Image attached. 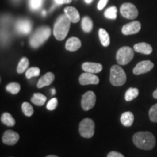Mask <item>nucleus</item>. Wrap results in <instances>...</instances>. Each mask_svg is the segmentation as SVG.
<instances>
[{"mask_svg":"<svg viewBox=\"0 0 157 157\" xmlns=\"http://www.w3.org/2000/svg\"><path fill=\"white\" fill-rule=\"evenodd\" d=\"M132 140L138 148L151 150L156 145V138L150 132H138L133 135Z\"/></svg>","mask_w":157,"mask_h":157,"instance_id":"obj_1","label":"nucleus"},{"mask_svg":"<svg viewBox=\"0 0 157 157\" xmlns=\"http://www.w3.org/2000/svg\"><path fill=\"white\" fill-rule=\"evenodd\" d=\"M71 25V21L66 15H60L55 23L53 34L59 41L63 40L67 36Z\"/></svg>","mask_w":157,"mask_h":157,"instance_id":"obj_2","label":"nucleus"},{"mask_svg":"<svg viewBox=\"0 0 157 157\" xmlns=\"http://www.w3.org/2000/svg\"><path fill=\"white\" fill-rule=\"evenodd\" d=\"M50 34L51 29L49 27H40L31 37V46L34 48H39L50 37Z\"/></svg>","mask_w":157,"mask_h":157,"instance_id":"obj_3","label":"nucleus"},{"mask_svg":"<svg viewBox=\"0 0 157 157\" xmlns=\"http://www.w3.org/2000/svg\"><path fill=\"white\" fill-rule=\"evenodd\" d=\"M127 81V75L121 66L113 65L110 71V82L112 85L120 87Z\"/></svg>","mask_w":157,"mask_h":157,"instance_id":"obj_4","label":"nucleus"},{"mask_svg":"<svg viewBox=\"0 0 157 157\" xmlns=\"http://www.w3.org/2000/svg\"><path fill=\"white\" fill-rule=\"evenodd\" d=\"M134 58V50L129 47H122L117 51V61L121 66L128 64Z\"/></svg>","mask_w":157,"mask_h":157,"instance_id":"obj_5","label":"nucleus"},{"mask_svg":"<svg viewBox=\"0 0 157 157\" xmlns=\"http://www.w3.org/2000/svg\"><path fill=\"white\" fill-rule=\"evenodd\" d=\"M78 130L82 137L85 138H90L93 137L95 133V123L93 120L89 118L83 119L80 122Z\"/></svg>","mask_w":157,"mask_h":157,"instance_id":"obj_6","label":"nucleus"},{"mask_svg":"<svg viewBox=\"0 0 157 157\" xmlns=\"http://www.w3.org/2000/svg\"><path fill=\"white\" fill-rule=\"evenodd\" d=\"M120 13L124 17L127 19H135L138 15L136 7L131 3H124L121 6Z\"/></svg>","mask_w":157,"mask_h":157,"instance_id":"obj_7","label":"nucleus"},{"mask_svg":"<svg viewBox=\"0 0 157 157\" xmlns=\"http://www.w3.org/2000/svg\"><path fill=\"white\" fill-rule=\"evenodd\" d=\"M96 103L95 94L93 91H88L82 95V107L84 111H89L95 106Z\"/></svg>","mask_w":157,"mask_h":157,"instance_id":"obj_8","label":"nucleus"},{"mask_svg":"<svg viewBox=\"0 0 157 157\" xmlns=\"http://www.w3.org/2000/svg\"><path fill=\"white\" fill-rule=\"evenodd\" d=\"M154 65L150 60H144L138 63L135 67L133 68V74L135 75H140V74L148 73L154 68Z\"/></svg>","mask_w":157,"mask_h":157,"instance_id":"obj_9","label":"nucleus"},{"mask_svg":"<svg viewBox=\"0 0 157 157\" xmlns=\"http://www.w3.org/2000/svg\"><path fill=\"white\" fill-rule=\"evenodd\" d=\"M79 83L82 85H88V84H98L99 83V78L95 75V74L84 72L79 76Z\"/></svg>","mask_w":157,"mask_h":157,"instance_id":"obj_10","label":"nucleus"},{"mask_svg":"<svg viewBox=\"0 0 157 157\" xmlns=\"http://www.w3.org/2000/svg\"><path fill=\"white\" fill-rule=\"evenodd\" d=\"M141 29V24L139 21H132L122 27L121 32L124 35H132L138 33Z\"/></svg>","mask_w":157,"mask_h":157,"instance_id":"obj_11","label":"nucleus"},{"mask_svg":"<svg viewBox=\"0 0 157 157\" xmlns=\"http://www.w3.org/2000/svg\"><path fill=\"white\" fill-rule=\"evenodd\" d=\"M20 136L15 131L9 130L5 131L2 136V142L8 146H13L16 144L17 141L19 140Z\"/></svg>","mask_w":157,"mask_h":157,"instance_id":"obj_12","label":"nucleus"},{"mask_svg":"<svg viewBox=\"0 0 157 157\" xmlns=\"http://www.w3.org/2000/svg\"><path fill=\"white\" fill-rule=\"evenodd\" d=\"M31 23L29 20H19L17 21L16 25H15V29L19 34H28L31 32Z\"/></svg>","mask_w":157,"mask_h":157,"instance_id":"obj_13","label":"nucleus"},{"mask_svg":"<svg viewBox=\"0 0 157 157\" xmlns=\"http://www.w3.org/2000/svg\"><path fill=\"white\" fill-rule=\"evenodd\" d=\"M82 69L87 73L97 74L101 71L103 69V66L98 63L86 62L82 64Z\"/></svg>","mask_w":157,"mask_h":157,"instance_id":"obj_14","label":"nucleus"},{"mask_svg":"<svg viewBox=\"0 0 157 157\" xmlns=\"http://www.w3.org/2000/svg\"><path fill=\"white\" fill-rule=\"evenodd\" d=\"M65 15L68 17V18L70 20L71 22L72 23H77L80 19V15L78 11L75 7H67L64 9Z\"/></svg>","mask_w":157,"mask_h":157,"instance_id":"obj_15","label":"nucleus"},{"mask_svg":"<svg viewBox=\"0 0 157 157\" xmlns=\"http://www.w3.org/2000/svg\"><path fill=\"white\" fill-rule=\"evenodd\" d=\"M55 79V75L52 72H48L43 75L42 77L39 78L38 83H37V87L42 88L46 86H49L53 82Z\"/></svg>","mask_w":157,"mask_h":157,"instance_id":"obj_16","label":"nucleus"},{"mask_svg":"<svg viewBox=\"0 0 157 157\" xmlns=\"http://www.w3.org/2000/svg\"><path fill=\"white\" fill-rule=\"evenodd\" d=\"M82 43L79 39L76 37H71L67 40L66 43V49L71 52H74V51L78 50L81 48Z\"/></svg>","mask_w":157,"mask_h":157,"instance_id":"obj_17","label":"nucleus"},{"mask_svg":"<svg viewBox=\"0 0 157 157\" xmlns=\"http://www.w3.org/2000/svg\"><path fill=\"white\" fill-rule=\"evenodd\" d=\"M134 50L139 53L144 55H150L152 52V47L148 43L140 42L134 45Z\"/></svg>","mask_w":157,"mask_h":157,"instance_id":"obj_18","label":"nucleus"},{"mask_svg":"<svg viewBox=\"0 0 157 157\" xmlns=\"http://www.w3.org/2000/svg\"><path fill=\"white\" fill-rule=\"evenodd\" d=\"M120 121L124 126L131 127L132 125L133 121H134V115L130 111L124 112L121 115Z\"/></svg>","mask_w":157,"mask_h":157,"instance_id":"obj_19","label":"nucleus"},{"mask_svg":"<svg viewBox=\"0 0 157 157\" xmlns=\"http://www.w3.org/2000/svg\"><path fill=\"white\" fill-rule=\"evenodd\" d=\"M98 35H99L100 40L101 44L104 47H108L110 44V37L108 32L105 29H100L98 31Z\"/></svg>","mask_w":157,"mask_h":157,"instance_id":"obj_20","label":"nucleus"},{"mask_svg":"<svg viewBox=\"0 0 157 157\" xmlns=\"http://www.w3.org/2000/svg\"><path fill=\"white\" fill-rule=\"evenodd\" d=\"M47 101V97L41 93H34L31 98V102L34 105L38 106H42Z\"/></svg>","mask_w":157,"mask_h":157,"instance_id":"obj_21","label":"nucleus"},{"mask_svg":"<svg viewBox=\"0 0 157 157\" xmlns=\"http://www.w3.org/2000/svg\"><path fill=\"white\" fill-rule=\"evenodd\" d=\"M1 121L4 124L7 125L8 127H13L15 124V119L9 113H4L2 115Z\"/></svg>","mask_w":157,"mask_h":157,"instance_id":"obj_22","label":"nucleus"},{"mask_svg":"<svg viewBox=\"0 0 157 157\" xmlns=\"http://www.w3.org/2000/svg\"><path fill=\"white\" fill-rule=\"evenodd\" d=\"M139 95L138 89L137 88L130 87L127 90L126 93H125L124 98L127 101H131L136 98Z\"/></svg>","mask_w":157,"mask_h":157,"instance_id":"obj_23","label":"nucleus"},{"mask_svg":"<svg viewBox=\"0 0 157 157\" xmlns=\"http://www.w3.org/2000/svg\"><path fill=\"white\" fill-rule=\"evenodd\" d=\"M93 21L88 17H84L82 21V27L84 32L89 33L93 29Z\"/></svg>","mask_w":157,"mask_h":157,"instance_id":"obj_24","label":"nucleus"},{"mask_svg":"<svg viewBox=\"0 0 157 157\" xmlns=\"http://www.w3.org/2000/svg\"><path fill=\"white\" fill-rule=\"evenodd\" d=\"M29 66V61L28 58H23L20 60L18 66L17 67V72L18 74H23V72L26 71Z\"/></svg>","mask_w":157,"mask_h":157,"instance_id":"obj_25","label":"nucleus"},{"mask_svg":"<svg viewBox=\"0 0 157 157\" xmlns=\"http://www.w3.org/2000/svg\"><path fill=\"white\" fill-rule=\"evenodd\" d=\"M6 90L10 93L13 94V95H16L21 90V85L17 82H12V83L7 84Z\"/></svg>","mask_w":157,"mask_h":157,"instance_id":"obj_26","label":"nucleus"},{"mask_svg":"<svg viewBox=\"0 0 157 157\" xmlns=\"http://www.w3.org/2000/svg\"><path fill=\"white\" fill-rule=\"evenodd\" d=\"M105 17L109 19H113L114 20L117 18V8L115 6H112V7H110L109 8H108L105 10V13H104Z\"/></svg>","mask_w":157,"mask_h":157,"instance_id":"obj_27","label":"nucleus"},{"mask_svg":"<svg viewBox=\"0 0 157 157\" xmlns=\"http://www.w3.org/2000/svg\"><path fill=\"white\" fill-rule=\"evenodd\" d=\"M22 111L26 117H31L34 113V109L31 106L30 103H27V102H24L22 104Z\"/></svg>","mask_w":157,"mask_h":157,"instance_id":"obj_28","label":"nucleus"},{"mask_svg":"<svg viewBox=\"0 0 157 157\" xmlns=\"http://www.w3.org/2000/svg\"><path fill=\"white\" fill-rule=\"evenodd\" d=\"M40 74V69L37 67H32L29 68L25 72V76L27 78H31L35 76H38Z\"/></svg>","mask_w":157,"mask_h":157,"instance_id":"obj_29","label":"nucleus"},{"mask_svg":"<svg viewBox=\"0 0 157 157\" xmlns=\"http://www.w3.org/2000/svg\"><path fill=\"white\" fill-rule=\"evenodd\" d=\"M149 118L153 122H157V103L153 105L149 110Z\"/></svg>","mask_w":157,"mask_h":157,"instance_id":"obj_30","label":"nucleus"},{"mask_svg":"<svg viewBox=\"0 0 157 157\" xmlns=\"http://www.w3.org/2000/svg\"><path fill=\"white\" fill-rule=\"evenodd\" d=\"M43 0H30L29 3H30L31 8L34 10H38L41 7L42 5Z\"/></svg>","mask_w":157,"mask_h":157,"instance_id":"obj_31","label":"nucleus"},{"mask_svg":"<svg viewBox=\"0 0 157 157\" xmlns=\"http://www.w3.org/2000/svg\"><path fill=\"white\" fill-rule=\"evenodd\" d=\"M58 106V99L56 98H53L50 100V101L48 103L47 105V109L50 111H53Z\"/></svg>","mask_w":157,"mask_h":157,"instance_id":"obj_32","label":"nucleus"},{"mask_svg":"<svg viewBox=\"0 0 157 157\" xmlns=\"http://www.w3.org/2000/svg\"><path fill=\"white\" fill-rule=\"evenodd\" d=\"M108 1H109V0H100L98 4V9L99 10H103L104 7H105V6L106 5Z\"/></svg>","mask_w":157,"mask_h":157,"instance_id":"obj_33","label":"nucleus"},{"mask_svg":"<svg viewBox=\"0 0 157 157\" xmlns=\"http://www.w3.org/2000/svg\"><path fill=\"white\" fill-rule=\"evenodd\" d=\"M107 157H124L121 153L117 152V151H111L108 154Z\"/></svg>","mask_w":157,"mask_h":157,"instance_id":"obj_34","label":"nucleus"},{"mask_svg":"<svg viewBox=\"0 0 157 157\" xmlns=\"http://www.w3.org/2000/svg\"><path fill=\"white\" fill-rule=\"evenodd\" d=\"M58 5H62V4H68L71 2L72 0H55Z\"/></svg>","mask_w":157,"mask_h":157,"instance_id":"obj_35","label":"nucleus"},{"mask_svg":"<svg viewBox=\"0 0 157 157\" xmlns=\"http://www.w3.org/2000/svg\"><path fill=\"white\" fill-rule=\"evenodd\" d=\"M153 97H154V98H156V99H157V89L155 90V91L154 92V93H153Z\"/></svg>","mask_w":157,"mask_h":157,"instance_id":"obj_36","label":"nucleus"},{"mask_svg":"<svg viewBox=\"0 0 157 157\" xmlns=\"http://www.w3.org/2000/svg\"><path fill=\"white\" fill-rule=\"evenodd\" d=\"M56 93V91L55 89H52V90H51V93H52V95H55Z\"/></svg>","mask_w":157,"mask_h":157,"instance_id":"obj_37","label":"nucleus"},{"mask_svg":"<svg viewBox=\"0 0 157 157\" xmlns=\"http://www.w3.org/2000/svg\"><path fill=\"white\" fill-rule=\"evenodd\" d=\"M84 2H85L86 3L90 4V3H91L92 2H93V0H84Z\"/></svg>","mask_w":157,"mask_h":157,"instance_id":"obj_38","label":"nucleus"},{"mask_svg":"<svg viewBox=\"0 0 157 157\" xmlns=\"http://www.w3.org/2000/svg\"><path fill=\"white\" fill-rule=\"evenodd\" d=\"M46 157H58V156H56V155H49V156H46Z\"/></svg>","mask_w":157,"mask_h":157,"instance_id":"obj_39","label":"nucleus"},{"mask_svg":"<svg viewBox=\"0 0 157 157\" xmlns=\"http://www.w3.org/2000/svg\"><path fill=\"white\" fill-rule=\"evenodd\" d=\"M42 15H46V12H45V11H43V12H42Z\"/></svg>","mask_w":157,"mask_h":157,"instance_id":"obj_40","label":"nucleus"}]
</instances>
